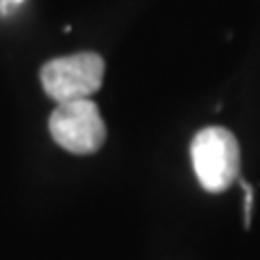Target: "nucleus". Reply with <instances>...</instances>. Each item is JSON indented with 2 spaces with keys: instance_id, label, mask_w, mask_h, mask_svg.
<instances>
[{
  "instance_id": "nucleus-2",
  "label": "nucleus",
  "mask_w": 260,
  "mask_h": 260,
  "mask_svg": "<svg viewBox=\"0 0 260 260\" xmlns=\"http://www.w3.org/2000/svg\"><path fill=\"white\" fill-rule=\"evenodd\" d=\"M44 91L54 102L85 100L102 87L104 59L98 52H76L44 63L42 72Z\"/></svg>"
},
{
  "instance_id": "nucleus-5",
  "label": "nucleus",
  "mask_w": 260,
  "mask_h": 260,
  "mask_svg": "<svg viewBox=\"0 0 260 260\" xmlns=\"http://www.w3.org/2000/svg\"><path fill=\"white\" fill-rule=\"evenodd\" d=\"M22 3H24V0H0V13L9 15L13 9H18Z\"/></svg>"
},
{
  "instance_id": "nucleus-3",
  "label": "nucleus",
  "mask_w": 260,
  "mask_h": 260,
  "mask_svg": "<svg viewBox=\"0 0 260 260\" xmlns=\"http://www.w3.org/2000/svg\"><path fill=\"white\" fill-rule=\"evenodd\" d=\"M48 130L63 150L78 156L98 152L107 141V124L89 98L61 102L48 119Z\"/></svg>"
},
{
  "instance_id": "nucleus-4",
  "label": "nucleus",
  "mask_w": 260,
  "mask_h": 260,
  "mask_svg": "<svg viewBox=\"0 0 260 260\" xmlns=\"http://www.w3.org/2000/svg\"><path fill=\"white\" fill-rule=\"evenodd\" d=\"M243 191H245V228H249V223H251V204H254V189H251V184L243 182Z\"/></svg>"
},
{
  "instance_id": "nucleus-1",
  "label": "nucleus",
  "mask_w": 260,
  "mask_h": 260,
  "mask_svg": "<svg viewBox=\"0 0 260 260\" xmlns=\"http://www.w3.org/2000/svg\"><path fill=\"white\" fill-rule=\"evenodd\" d=\"M191 162L204 191L221 193L230 189L241 172L237 137L219 126L200 130L191 143Z\"/></svg>"
}]
</instances>
